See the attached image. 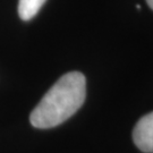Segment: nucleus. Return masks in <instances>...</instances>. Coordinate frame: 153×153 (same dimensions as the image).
Instances as JSON below:
<instances>
[{
	"label": "nucleus",
	"instance_id": "2",
	"mask_svg": "<svg viewBox=\"0 0 153 153\" xmlns=\"http://www.w3.org/2000/svg\"><path fill=\"white\" fill-rule=\"evenodd\" d=\"M133 140L144 153H153V111L143 116L133 131Z\"/></svg>",
	"mask_w": 153,
	"mask_h": 153
},
{
	"label": "nucleus",
	"instance_id": "3",
	"mask_svg": "<svg viewBox=\"0 0 153 153\" xmlns=\"http://www.w3.org/2000/svg\"><path fill=\"white\" fill-rule=\"evenodd\" d=\"M47 0H19L18 15L23 21H30L35 16Z\"/></svg>",
	"mask_w": 153,
	"mask_h": 153
},
{
	"label": "nucleus",
	"instance_id": "1",
	"mask_svg": "<svg viewBox=\"0 0 153 153\" xmlns=\"http://www.w3.org/2000/svg\"><path fill=\"white\" fill-rule=\"evenodd\" d=\"M86 79L79 71L67 73L51 86L30 115L31 125L47 129L60 125L83 105Z\"/></svg>",
	"mask_w": 153,
	"mask_h": 153
},
{
	"label": "nucleus",
	"instance_id": "4",
	"mask_svg": "<svg viewBox=\"0 0 153 153\" xmlns=\"http://www.w3.org/2000/svg\"><path fill=\"white\" fill-rule=\"evenodd\" d=\"M146 2H148L149 7L153 10V0H146Z\"/></svg>",
	"mask_w": 153,
	"mask_h": 153
}]
</instances>
